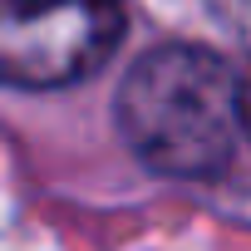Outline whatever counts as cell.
<instances>
[{"label":"cell","mask_w":251,"mask_h":251,"mask_svg":"<svg viewBox=\"0 0 251 251\" xmlns=\"http://www.w3.org/2000/svg\"><path fill=\"white\" fill-rule=\"evenodd\" d=\"M113 123L143 168L177 182L222 177L246 133L241 79L202 45H158L118 79Z\"/></svg>","instance_id":"1"},{"label":"cell","mask_w":251,"mask_h":251,"mask_svg":"<svg viewBox=\"0 0 251 251\" xmlns=\"http://www.w3.org/2000/svg\"><path fill=\"white\" fill-rule=\"evenodd\" d=\"M123 30V0H5L0 74L10 89L84 84L118 54Z\"/></svg>","instance_id":"2"},{"label":"cell","mask_w":251,"mask_h":251,"mask_svg":"<svg viewBox=\"0 0 251 251\" xmlns=\"http://www.w3.org/2000/svg\"><path fill=\"white\" fill-rule=\"evenodd\" d=\"M212 15L231 30V35H246L251 40V0H207Z\"/></svg>","instance_id":"3"},{"label":"cell","mask_w":251,"mask_h":251,"mask_svg":"<svg viewBox=\"0 0 251 251\" xmlns=\"http://www.w3.org/2000/svg\"><path fill=\"white\" fill-rule=\"evenodd\" d=\"M241 123H246V138H251V64L241 74Z\"/></svg>","instance_id":"4"}]
</instances>
